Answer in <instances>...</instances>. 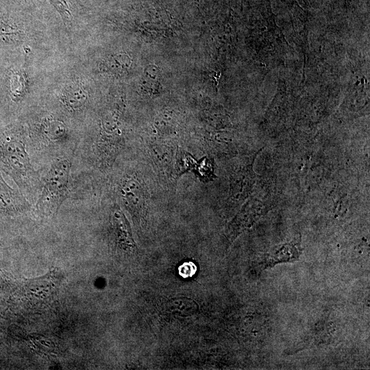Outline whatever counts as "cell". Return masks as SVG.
<instances>
[{
	"label": "cell",
	"instance_id": "obj_1",
	"mask_svg": "<svg viewBox=\"0 0 370 370\" xmlns=\"http://www.w3.org/2000/svg\"><path fill=\"white\" fill-rule=\"evenodd\" d=\"M0 169L12 179L23 193L29 194L39 186L38 175L31 162L25 138L17 131L0 133Z\"/></svg>",
	"mask_w": 370,
	"mask_h": 370
},
{
	"label": "cell",
	"instance_id": "obj_2",
	"mask_svg": "<svg viewBox=\"0 0 370 370\" xmlns=\"http://www.w3.org/2000/svg\"><path fill=\"white\" fill-rule=\"evenodd\" d=\"M71 162L67 158L55 160L42 177L36 208L45 215L56 216L68 197L71 185Z\"/></svg>",
	"mask_w": 370,
	"mask_h": 370
},
{
	"label": "cell",
	"instance_id": "obj_3",
	"mask_svg": "<svg viewBox=\"0 0 370 370\" xmlns=\"http://www.w3.org/2000/svg\"><path fill=\"white\" fill-rule=\"evenodd\" d=\"M301 252V240L295 239L273 247L257 259L254 267L260 273L279 264L295 262L299 260Z\"/></svg>",
	"mask_w": 370,
	"mask_h": 370
},
{
	"label": "cell",
	"instance_id": "obj_4",
	"mask_svg": "<svg viewBox=\"0 0 370 370\" xmlns=\"http://www.w3.org/2000/svg\"><path fill=\"white\" fill-rule=\"evenodd\" d=\"M29 207L25 195L6 182L0 169V215L13 217L28 211Z\"/></svg>",
	"mask_w": 370,
	"mask_h": 370
},
{
	"label": "cell",
	"instance_id": "obj_5",
	"mask_svg": "<svg viewBox=\"0 0 370 370\" xmlns=\"http://www.w3.org/2000/svg\"><path fill=\"white\" fill-rule=\"evenodd\" d=\"M119 194L123 205L136 219L142 217L145 199L140 184L129 175L124 176L120 183Z\"/></svg>",
	"mask_w": 370,
	"mask_h": 370
},
{
	"label": "cell",
	"instance_id": "obj_6",
	"mask_svg": "<svg viewBox=\"0 0 370 370\" xmlns=\"http://www.w3.org/2000/svg\"><path fill=\"white\" fill-rule=\"evenodd\" d=\"M110 222L113 238L117 247L126 252L134 251L136 246L130 223L117 205L114 206L110 211Z\"/></svg>",
	"mask_w": 370,
	"mask_h": 370
},
{
	"label": "cell",
	"instance_id": "obj_7",
	"mask_svg": "<svg viewBox=\"0 0 370 370\" xmlns=\"http://www.w3.org/2000/svg\"><path fill=\"white\" fill-rule=\"evenodd\" d=\"M262 214V209L254 203H247L227 225L226 236L229 243H232L242 232L251 227Z\"/></svg>",
	"mask_w": 370,
	"mask_h": 370
},
{
	"label": "cell",
	"instance_id": "obj_8",
	"mask_svg": "<svg viewBox=\"0 0 370 370\" xmlns=\"http://www.w3.org/2000/svg\"><path fill=\"white\" fill-rule=\"evenodd\" d=\"M198 310V305L194 300L184 297L171 298L163 305L165 314L176 318L191 317L195 314Z\"/></svg>",
	"mask_w": 370,
	"mask_h": 370
},
{
	"label": "cell",
	"instance_id": "obj_9",
	"mask_svg": "<svg viewBox=\"0 0 370 370\" xmlns=\"http://www.w3.org/2000/svg\"><path fill=\"white\" fill-rule=\"evenodd\" d=\"M45 137L49 143H63L66 139V130L59 123L49 122L45 131Z\"/></svg>",
	"mask_w": 370,
	"mask_h": 370
},
{
	"label": "cell",
	"instance_id": "obj_10",
	"mask_svg": "<svg viewBox=\"0 0 370 370\" xmlns=\"http://www.w3.org/2000/svg\"><path fill=\"white\" fill-rule=\"evenodd\" d=\"M180 275L184 278L193 276L197 271L196 265L192 262H186L178 267Z\"/></svg>",
	"mask_w": 370,
	"mask_h": 370
},
{
	"label": "cell",
	"instance_id": "obj_11",
	"mask_svg": "<svg viewBox=\"0 0 370 370\" xmlns=\"http://www.w3.org/2000/svg\"><path fill=\"white\" fill-rule=\"evenodd\" d=\"M2 245V242L0 241V247Z\"/></svg>",
	"mask_w": 370,
	"mask_h": 370
}]
</instances>
